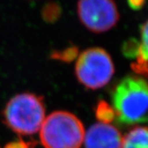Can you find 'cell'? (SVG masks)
Here are the masks:
<instances>
[{
	"label": "cell",
	"instance_id": "1",
	"mask_svg": "<svg viewBox=\"0 0 148 148\" xmlns=\"http://www.w3.org/2000/svg\"><path fill=\"white\" fill-rule=\"evenodd\" d=\"M112 106L115 118L124 125L147 120V82L140 76H127L112 91Z\"/></svg>",
	"mask_w": 148,
	"mask_h": 148
},
{
	"label": "cell",
	"instance_id": "2",
	"mask_svg": "<svg viewBox=\"0 0 148 148\" xmlns=\"http://www.w3.org/2000/svg\"><path fill=\"white\" fill-rule=\"evenodd\" d=\"M3 122L20 135H32L40 131L45 119V106L42 97L32 93L13 96L3 110Z\"/></svg>",
	"mask_w": 148,
	"mask_h": 148
},
{
	"label": "cell",
	"instance_id": "3",
	"mask_svg": "<svg viewBox=\"0 0 148 148\" xmlns=\"http://www.w3.org/2000/svg\"><path fill=\"white\" fill-rule=\"evenodd\" d=\"M85 132L83 123L73 114L54 111L43 122L40 139L45 148H80Z\"/></svg>",
	"mask_w": 148,
	"mask_h": 148
},
{
	"label": "cell",
	"instance_id": "4",
	"mask_svg": "<svg viewBox=\"0 0 148 148\" xmlns=\"http://www.w3.org/2000/svg\"><path fill=\"white\" fill-rule=\"evenodd\" d=\"M114 73V65L110 53L100 47H91L80 53L75 74L81 84L97 90L110 82Z\"/></svg>",
	"mask_w": 148,
	"mask_h": 148
},
{
	"label": "cell",
	"instance_id": "5",
	"mask_svg": "<svg viewBox=\"0 0 148 148\" xmlns=\"http://www.w3.org/2000/svg\"><path fill=\"white\" fill-rule=\"evenodd\" d=\"M77 12L82 24L97 34L111 30L119 20L114 0H78Z\"/></svg>",
	"mask_w": 148,
	"mask_h": 148
},
{
	"label": "cell",
	"instance_id": "6",
	"mask_svg": "<svg viewBox=\"0 0 148 148\" xmlns=\"http://www.w3.org/2000/svg\"><path fill=\"white\" fill-rule=\"evenodd\" d=\"M123 138L116 127L110 123H97L85 132V148H122Z\"/></svg>",
	"mask_w": 148,
	"mask_h": 148
},
{
	"label": "cell",
	"instance_id": "7",
	"mask_svg": "<svg viewBox=\"0 0 148 148\" xmlns=\"http://www.w3.org/2000/svg\"><path fill=\"white\" fill-rule=\"evenodd\" d=\"M141 40L139 41L138 54L135 61L132 64V69L134 73L147 76V21H145L141 27Z\"/></svg>",
	"mask_w": 148,
	"mask_h": 148
},
{
	"label": "cell",
	"instance_id": "8",
	"mask_svg": "<svg viewBox=\"0 0 148 148\" xmlns=\"http://www.w3.org/2000/svg\"><path fill=\"white\" fill-rule=\"evenodd\" d=\"M147 127H136L123 138L122 148H148Z\"/></svg>",
	"mask_w": 148,
	"mask_h": 148
},
{
	"label": "cell",
	"instance_id": "9",
	"mask_svg": "<svg viewBox=\"0 0 148 148\" xmlns=\"http://www.w3.org/2000/svg\"><path fill=\"white\" fill-rule=\"evenodd\" d=\"M95 115L101 123H109L114 120V119H115L113 108L109 106L106 101H100V103L97 105Z\"/></svg>",
	"mask_w": 148,
	"mask_h": 148
},
{
	"label": "cell",
	"instance_id": "10",
	"mask_svg": "<svg viewBox=\"0 0 148 148\" xmlns=\"http://www.w3.org/2000/svg\"><path fill=\"white\" fill-rule=\"evenodd\" d=\"M139 42L134 40H130L126 42V44L123 47V52L127 58H135L138 54Z\"/></svg>",
	"mask_w": 148,
	"mask_h": 148
},
{
	"label": "cell",
	"instance_id": "11",
	"mask_svg": "<svg viewBox=\"0 0 148 148\" xmlns=\"http://www.w3.org/2000/svg\"><path fill=\"white\" fill-rule=\"evenodd\" d=\"M32 146H34L32 143H27L20 139L18 141H15L7 144L4 148H31Z\"/></svg>",
	"mask_w": 148,
	"mask_h": 148
},
{
	"label": "cell",
	"instance_id": "12",
	"mask_svg": "<svg viewBox=\"0 0 148 148\" xmlns=\"http://www.w3.org/2000/svg\"><path fill=\"white\" fill-rule=\"evenodd\" d=\"M145 0H127V3L128 5L132 8V9L138 10L140 8H142L144 5Z\"/></svg>",
	"mask_w": 148,
	"mask_h": 148
}]
</instances>
